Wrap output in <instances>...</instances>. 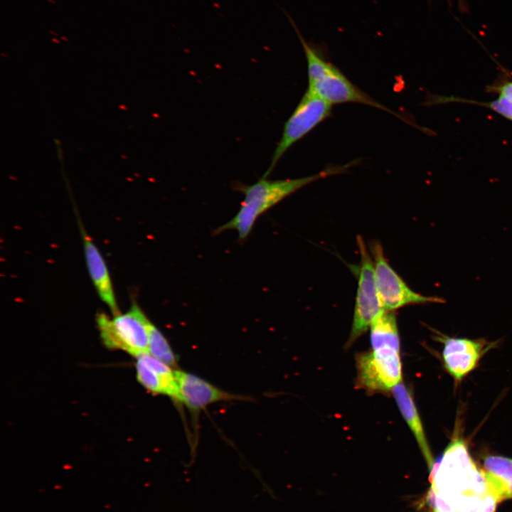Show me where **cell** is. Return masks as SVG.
I'll return each instance as SVG.
<instances>
[{
  "label": "cell",
  "instance_id": "obj_1",
  "mask_svg": "<svg viewBox=\"0 0 512 512\" xmlns=\"http://www.w3.org/2000/svg\"><path fill=\"white\" fill-rule=\"evenodd\" d=\"M430 472L431 489L454 512H469L491 495L483 470L477 467L466 442L457 434Z\"/></svg>",
  "mask_w": 512,
  "mask_h": 512
},
{
  "label": "cell",
  "instance_id": "obj_2",
  "mask_svg": "<svg viewBox=\"0 0 512 512\" xmlns=\"http://www.w3.org/2000/svg\"><path fill=\"white\" fill-rule=\"evenodd\" d=\"M350 164L331 166L316 174L297 178L269 180L262 176L255 183L237 186L243 195L240 208L229 221L219 226L215 233L233 230L240 241H245L259 217L272 207L309 183L346 171Z\"/></svg>",
  "mask_w": 512,
  "mask_h": 512
},
{
  "label": "cell",
  "instance_id": "obj_3",
  "mask_svg": "<svg viewBox=\"0 0 512 512\" xmlns=\"http://www.w3.org/2000/svg\"><path fill=\"white\" fill-rule=\"evenodd\" d=\"M294 28L304 49L307 63L308 90L331 105L340 103H360L371 106L395 115L385 106L375 101L352 83L331 63L326 61L304 38L294 21L287 15Z\"/></svg>",
  "mask_w": 512,
  "mask_h": 512
},
{
  "label": "cell",
  "instance_id": "obj_4",
  "mask_svg": "<svg viewBox=\"0 0 512 512\" xmlns=\"http://www.w3.org/2000/svg\"><path fill=\"white\" fill-rule=\"evenodd\" d=\"M152 322L137 303L125 313L110 318L104 313L97 316V324L103 343L110 348L122 350L133 356L149 353V336Z\"/></svg>",
  "mask_w": 512,
  "mask_h": 512
},
{
  "label": "cell",
  "instance_id": "obj_5",
  "mask_svg": "<svg viewBox=\"0 0 512 512\" xmlns=\"http://www.w3.org/2000/svg\"><path fill=\"white\" fill-rule=\"evenodd\" d=\"M356 240L360 265L352 327L347 341L348 346L364 334L377 316L385 310L377 289L371 253L361 236L358 235Z\"/></svg>",
  "mask_w": 512,
  "mask_h": 512
},
{
  "label": "cell",
  "instance_id": "obj_6",
  "mask_svg": "<svg viewBox=\"0 0 512 512\" xmlns=\"http://www.w3.org/2000/svg\"><path fill=\"white\" fill-rule=\"evenodd\" d=\"M370 253L377 289L385 310L394 311L410 304L444 302L441 297L425 296L410 288L389 264L379 241L371 244Z\"/></svg>",
  "mask_w": 512,
  "mask_h": 512
},
{
  "label": "cell",
  "instance_id": "obj_7",
  "mask_svg": "<svg viewBox=\"0 0 512 512\" xmlns=\"http://www.w3.org/2000/svg\"><path fill=\"white\" fill-rule=\"evenodd\" d=\"M359 385L366 390L386 392L402 381L400 347L380 346L356 358Z\"/></svg>",
  "mask_w": 512,
  "mask_h": 512
},
{
  "label": "cell",
  "instance_id": "obj_8",
  "mask_svg": "<svg viewBox=\"0 0 512 512\" xmlns=\"http://www.w3.org/2000/svg\"><path fill=\"white\" fill-rule=\"evenodd\" d=\"M331 107L332 105L306 90L285 122L270 165L263 176L267 177L270 174L281 157L294 143L330 115Z\"/></svg>",
  "mask_w": 512,
  "mask_h": 512
},
{
  "label": "cell",
  "instance_id": "obj_9",
  "mask_svg": "<svg viewBox=\"0 0 512 512\" xmlns=\"http://www.w3.org/2000/svg\"><path fill=\"white\" fill-rule=\"evenodd\" d=\"M437 340L443 343L444 367L457 383L474 370L494 343L484 339L454 338L437 332Z\"/></svg>",
  "mask_w": 512,
  "mask_h": 512
},
{
  "label": "cell",
  "instance_id": "obj_10",
  "mask_svg": "<svg viewBox=\"0 0 512 512\" xmlns=\"http://www.w3.org/2000/svg\"><path fill=\"white\" fill-rule=\"evenodd\" d=\"M178 385L177 402L192 413H198L207 406L220 402L250 400V397L223 390L191 373L176 369Z\"/></svg>",
  "mask_w": 512,
  "mask_h": 512
},
{
  "label": "cell",
  "instance_id": "obj_11",
  "mask_svg": "<svg viewBox=\"0 0 512 512\" xmlns=\"http://www.w3.org/2000/svg\"><path fill=\"white\" fill-rule=\"evenodd\" d=\"M136 370L138 381L148 391L178 400L176 369L161 362L149 353L137 358Z\"/></svg>",
  "mask_w": 512,
  "mask_h": 512
},
{
  "label": "cell",
  "instance_id": "obj_12",
  "mask_svg": "<svg viewBox=\"0 0 512 512\" xmlns=\"http://www.w3.org/2000/svg\"><path fill=\"white\" fill-rule=\"evenodd\" d=\"M82 237L85 257L89 274L97 293L114 314L119 312L110 274L105 260L93 240L80 225Z\"/></svg>",
  "mask_w": 512,
  "mask_h": 512
},
{
  "label": "cell",
  "instance_id": "obj_13",
  "mask_svg": "<svg viewBox=\"0 0 512 512\" xmlns=\"http://www.w3.org/2000/svg\"><path fill=\"white\" fill-rule=\"evenodd\" d=\"M392 392L399 410L413 433L428 468L431 470L434 462L413 397L402 381L392 389Z\"/></svg>",
  "mask_w": 512,
  "mask_h": 512
},
{
  "label": "cell",
  "instance_id": "obj_14",
  "mask_svg": "<svg viewBox=\"0 0 512 512\" xmlns=\"http://www.w3.org/2000/svg\"><path fill=\"white\" fill-rule=\"evenodd\" d=\"M483 465L488 489L496 501L512 498V459L489 455L484 458Z\"/></svg>",
  "mask_w": 512,
  "mask_h": 512
},
{
  "label": "cell",
  "instance_id": "obj_15",
  "mask_svg": "<svg viewBox=\"0 0 512 512\" xmlns=\"http://www.w3.org/2000/svg\"><path fill=\"white\" fill-rule=\"evenodd\" d=\"M149 353L171 366L177 369V358L168 340L161 331L151 324L149 336Z\"/></svg>",
  "mask_w": 512,
  "mask_h": 512
},
{
  "label": "cell",
  "instance_id": "obj_16",
  "mask_svg": "<svg viewBox=\"0 0 512 512\" xmlns=\"http://www.w3.org/2000/svg\"><path fill=\"white\" fill-rule=\"evenodd\" d=\"M486 92L503 97L512 102V80L500 78L486 87Z\"/></svg>",
  "mask_w": 512,
  "mask_h": 512
},
{
  "label": "cell",
  "instance_id": "obj_17",
  "mask_svg": "<svg viewBox=\"0 0 512 512\" xmlns=\"http://www.w3.org/2000/svg\"><path fill=\"white\" fill-rule=\"evenodd\" d=\"M457 1H458V3L459 4V5H461V7H463V6H462V5H463V4H462L463 1H462V0H457Z\"/></svg>",
  "mask_w": 512,
  "mask_h": 512
}]
</instances>
